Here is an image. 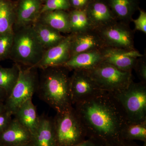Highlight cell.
I'll list each match as a JSON object with an SVG mask.
<instances>
[{"instance_id":"obj_1","label":"cell","mask_w":146,"mask_h":146,"mask_svg":"<svg viewBox=\"0 0 146 146\" xmlns=\"http://www.w3.org/2000/svg\"><path fill=\"white\" fill-rule=\"evenodd\" d=\"M84 127L87 138L104 145L121 138L126 120L113 96L103 91L96 96L74 105Z\"/></svg>"},{"instance_id":"obj_2","label":"cell","mask_w":146,"mask_h":146,"mask_svg":"<svg viewBox=\"0 0 146 146\" xmlns=\"http://www.w3.org/2000/svg\"><path fill=\"white\" fill-rule=\"evenodd\" d=\"M42 70L36 90L39 98L56 112L70 109L73 106L71 99V77L68 72L69 70L60 66Z\"/></svg>"},{"instance_id":"obj_3","label":"cell","mask_w":146,"mask_h":146,"mask_svg":"<svg viewBox=\"0 0 146 146\" xmlns=\"http://www.w3.org/2000/svg\"><path fill=\"white\" fill-rule=\"evenodd\" d=\"M20 28L14 33L13 46L9 55L16 64L35 67L41 60L45 50L32 25Z\"/></svg>"},{"instance_id":"obj_4","label":"cell","mask_w":146,"mask_h":146,"mask_svg":"<svg viewBox=\"0 0 146 146\" xmlns=\"http://www.w3.org/2000/svg\"><path fill=\"white\" fill-rule=\"evenodd\" d=\"M110 93L122 110L127 123L146 121V85L131 81L125 88Z\"/></svg>"},{"instance_id":"obj_5","label":"cell","mask_w":146,"mask_h":146,"mask_svg":"<svg viewBox=\"0 0 146 146\" xmlns=\"http://www.w3.org/2000/svg\"><path fill=\"white\" fill-rule=\"evenodd\" d=\"M56 146H72L87 138V134L74 107L56 112L53 118Z\"/></svg>"},{"instance_id":"obj_6","label":"cell","mask_w":146,"mask_h":146,"mask_svg":"<svg viewBox=\"0 0 146 146\" xmlns=\"http://www.w3.org/2000/svg\"><path fill=\"white\" fill-rule=\"evenodd\" d=\"M18 65L19 74L18 80L4 102L6 110L9 111L13 115L25 102L32 99L39 83L36 68H24L21 65Z\"/></svg>"},{"instance_id":"obj_7","label":"cell","mask_w":146,"mask_h":146,"mask_svg":"<svg viewBox=\"0 0 146 146\" xmlns=\"http://www.w3.org/2000/svg\"><path fill=\"white\" fill-rule=\"evenodd\" d=\"M86 71L102 91L108 93L124 89L132 81L131 71L121 70L104 62Z\"/></svg>"},{"instance_id":"obj_8","label":"cell","mask_w":146,"mask_h":146,"mask_svg":"<svg viewBox=\"0 0 146 146\" xmlns=\"http://www.w3.org/2000/svg\"><path fill=\"white\" fill-rule=\"evenodd\" d=\"M70 91L73 106L104 91L94 81L87 71L75 70L71 77Z\"/></svg>"},{"instance_id":"obj_9","label":"cell","mask_w":146,"mask_h":146,"mask_svg":"<svg viewBox=\"0 0 146 146\" xmlns=\"http://www.w3.org/2000/svg\"><path fill=\"white\" fill-rule=\"evenodd\" d=\"M72 35L65 38L56 46L45 50L35 68L46 69L63 66L71 58L70 48Z\"/></svg>"},{"instance_id":"obj_10","label":"cell","mask_w":146,"mask_h":146,"mask_svg":"<svg viewBox=\"0 0 146 146\" xmlns=\"http://www.w3.org/2000/svg\"><path fill=\"white\" fill-rule=\"evenodd\" d=\"M102 56L103 62L124 71H131L137 63V58L143 56L135 50L115 49L106 50Z\"/></svg>"},{"instance_id":"obj_11","label":"cell","mask_w":146,"mask_h":146,"mask_svg":"<svg viewBox=\"0 0 146 146\" xmlns=\"http://www.w3.org/2000/svg\"><path fill=\"white\" fill-rule=\"evenodd\" d=\"M31 143V133L15 118L0 134V143L4 146H21Z\"/></svg>"},{"instance_id":"obj_12","label":"cell","mask_w":146,"mask_h":146,"mask_svg":"<svg viewBox=\"0 0 146 146\" xmlns=\"http://www.w3.org/2000/svg\"><path fill=\"white\" fill-rule=\"evenodd\" d=\"M32 143L34 146H56L52 118L40 116L38 127L32 137Z\"/></svg>"},{"instance_id":"obj_13","label":"cell","mask_w":146,"mask_h":146,"mask_svg":"<svg viewBox=\"0 0 146 146\" xmlns=\"http://www.w3.org/2000/svg\"><path fill=\"white\" fill-rule=\"evenodd\" d=\"M41 0H22L16 14V25L20 27L36 23L40 14Z\"/></svg>"},{"instance_id":"obj_14","label":"cell","mask_w":146,"mask_h":146,"mask_svg":"<svg viewBox=\"0 0 146 146\" xmlns=\"http://www.w3.org/2000/svg\"><path fill=\"white\" fill-rule=\"evenodd\" d=\"M15 118L31 133L32 137L39 125V118L32 99L25 102L13 114Z\"/></svg>"},{"instance_id":"obj_15","label":"cell","mask_w":146,"mask_h":146,"mask_svg":"<svg viewBox=\"0 0 146 146\" xmlns=\"http://www.w3.org/2000/svg\"><path fill=\"white\" fill-rule=\"evenodd\" d=\"M102 33L103 39L109 44L127 50H132L133 42L131 35L124 28L111 26L104 29Z\"/></svg>"},{"instance_id":"obj_16","label":"cell","mask_w":146,"mask_h":146,"mask_svg":"<svg viewBox=\"0 0 146 146\" xmlns=\"http://www.w3.org/2000/svg\"><path fill=\"white\" fill-rule=\"evenodd\" d=\"M102 62V54L96 51L91 50L71 56L63 67L69 70H89Z\"/></svg>"},{"instance_id":"obj_17","label":"cell","mask_w":146,"mask_h":146,"mask_svg":"<svg viewBox=\"0 0 146 146\" xmlns=\"http://www.w3.org/2000/svg\"><path fill=\"white\" fill-rule=\"evenodd\" d=\"M32 26L45 50L56 46L65 38L59 32L40 22L37 21Z\"/></svg>"},{"instance_id":"obj_18","label":"cell","mask_w":146,"mask_h":146,"mask_svg":"<svg viewBox=\"0 0 146 146\" xmlns=\"http://www.w3.org/2000/svg\"><path fill=\"white\" fill-rule=\"evenodd\" d=\"M44 14L41 23L59 32L71 31L69 15L63 10L47 11Z\"/></svg>"},{"instance_id":"obj_19","label":"cell","mask_w":146,"mask_h":146,"mask_svg":"<svg viewBox=\"0 0 146 146\" xmlns=\"http://www.w3.org/2000/svg\"><path fill=\"white\" fill-rule=\"evenodd\" d=\"M86 11L89 22L95 25H104L112 19V12L109 7L101 1L91 3Z\"/></svg>"},{"instance_id":"obj_20","label":"cell","mask_w":146,"mask_h":146,"mask_svg":"<svg viewBox=\"0 0 146 146\" xmlns=\"http://www.w3.org/2000/svg\"><path fill=\"white\" fill-rule=\"evenodd\" d=\"M99 39L91 33H83L73 36L71 42V57L78 54L89 51L98 46Z\"/></svg>"},{"instance_id":"obj_21","label":"cell","mask_w":146,"mask_h":146,"mask_svg":"<svg viewBox=\"0 0 146 146\" xmlns=\"http://www.w3.org/2000/svg\"><path fill=\"white\" fill-rule=\"evenodd\" d=\"M16 14L12 5L6 0H0V35L13 31Z\"/></svg>"},{"instance_id":"obj_22","label":"cell","mask_w":146,"mask_h":146,"mask_svg":"<svg viewBox=\"0 0 146 146\" xmlns=\"http://www.w3.org/2000/svg\"><path fill=\"white\" fill-rule=\"evenodd\" d=\"M19 74L18 64L16 63L11 68H4L0 66V87L4 90L7 97L17 82Z\"/></svg>"},{"instance_id":"obj_23","label":"cell","mask_w":146,"mask_h":146,"mask_svg":"<svg viewBox=\"0 0 146 146\" xmlns=\"http://www.w3.org/2000/svg\"><path fill=\"white\" fill-rule=\"evenodd\" d=\"M121 138L128 141L138 140L146 142V121L136 123H126L123 127Z\"/></svg>"},{"instance_id":"obj_24","label":"cell","mask_w":146,"mask_h":146,"mask_svg":"<svg viewBox=\"0 0 146 146\" xmlns=\"http://www.w3.org/2000/svg\"><path fill=\"white\" fill-rule=\"evenodd\" d=\"M114 13L121 19H129L136 8L135 0H108Z\"/></svg>"},{"instance_id":"obj_25","label":"cell","mask_w":146,"mask_h":146,"mask_svg":"<svg viewBox=\"0 0 146 146\" xmlns=\"http://www.w3.org/2000/svg\"><path fill=\"white\" fill-rule=\"evenodd\" d=\"M14 31L0 35V60L6 58L10 54L13 46Z\"/></svg>"},{"instance_id":"obj_26","label":"cell","mask_w":146,"mask_h":146,"mask_svg":"<svg viewBox=\"0 0 146 146\" xmlns=\"http://www.w3.org/2000/svg\"><path fill=\"white\" fill-rule=\"evenodd\" d=\"M70 5V0H46L41 8L40 14L47 11L67 10Z\"/></svg>"},{"instance_id":"obj_27","label":"cell","mask_w":146,"mask_h":146,"mask_svg":"<svg viewBox=\"0 0 146 146\" xmlns=\"http://www.w3.org/2000/svg\"><path fill=\"white\" fill-rule=\"evenodd\" d=\"M12 116V113L7 110L0 114V134L9 125L13 119Z\"/></svg>"},{"instance_id":"obj_28","label":"cell","mask_w":146,"mask_h":146,"mask_svg":"<svg viewBox=\"0 0 146 146\" xmlns=\"http://www.w3.org/2000/svg\"><path fill=\"white\" fill-rule=\"evenodd\" d=\"M135 29L137 30L146 33V13L143 10H140V15L137 19L133 21Z\"/></svg>"},{"instance_id":"obj_29","label":"cell","mask_w":146,"mask_h":146,"mask_svg":"<svg viewBox=\"0 0 146 146\" xmlns=\"http://www.w3.org/2000/svg\"><path fill=\"white\" fill-rule=\"evenodd\" d=\"M105 146H146V142L141 146L133 141H128L121 138L106 144Z\"/></svg>"},{"instance_id":"obj_30","label":"cell","mask_w":146,"mask_h":146,"mask_svg":"<svg viewBox=\"0 0 146 146\" xmlns=\"http://www.w3.org/2000/svg\"><path fill=\"white\" fill-rule=\"evenodd\" d=\"M78 13L79 24V31H81L87 28V27L89 26V22L86 10L78 9Z\"/></svg>"},{"instance_id":"obj_31","label":"cell","mask_w":146,"mask_h":146,"mask_svg":"<svg viewBox=\"0 0 146 146\" xmlns=\"http://www.w3.org/2000/svg\"><path fill=\"white\" fill-rule=\"evenodd\" d=\"M71 31H79V24L78 10L73 11L69 15Z\"/></svg>"},{"instance_id":"obj_32","label":"cell","mask_w":146,"mask_h":146,"mask_svg":"<svg viewBox=\"0 0 146 146\" xmlns=\"http://www.w3.org/2000/svg\"><path fill=\"white\" fill-rule=\"evenodd\" d=\"M137 69V72H138L139 77L141 79V82L146 84V64L145 62H142L138 64L136 63L134 68Z\"/></svg>"},{"instance_id":"obj_33","label":"cell","mask_w":146,"mask_h":146,"mask_svg":"<svg viewBox=\"0 0 146 146\" xmlns=\"http://www.w3.org/2000/svg\"><path fill=\"white\" fill-rule=\"evenodd\" d=\"M105 145H104L96 139L88 138L81 143L72 146H105Z\"/></svg>"},{"instance_id":"obj_34","label":"cell","mask_w":146,"mask_h":146,"mask_svg":"<svg viewBox=\"0 0 146 146\" xmlns=\"http://www.w3.org/2000/svg\"><path fill=\"white\" fill-rule=\"evenodd\" d=\"M89 0H70V3L76 8L80 9L84 7L88 3Z\"/></svg>"},{"instance_id":"obj_35","label":"cell","mask_w":146,"mask_h":146,"mask_svg":"<svg viewBox=\"0 0 146 146\" xmlns=\"http://www.w3.org/2000/svg\"><path fill=\"white\" fill-rule=\"evenodd\" d=\"M7 96L4 90L0 87V101L5 102Z\"/></svg>"},{"instance_id":"obj_36","label":"cell","mask_w":146,"mask_h":146,"mask_svg":"<svg viewBox=\"0 0 146 146\" xmlns=\"http://www.w3.org/2000/svg\"><path fill=\"white\" fill-rule=\"evenodd\" d=\"M6 110L4 102L0 101V114L5 112Z\"/></svg>"},{"instance_id":"obj_37","label":"cell","mask_w":146,"mask_h":146,"mask_svg":"<svg viewBox=\"0 0 146 146\" xmlns=\"http://www.w3.org/2000/svg\"><path fill=\"white\" fill-rule=\"evenodd\" d=\"M18 146H34L33 144L32 143H30L26 144V145H23Z\"/></svg>"},{"instance_id":"obj_38","label":"cell","mask_w":146,"mask_h":146,"mask_svg":"<svg viewBox=\"0 0 146 146\" xmlns=\"http://www.w3.org/2000/svg\"><path fill=\"white\" fill-rule=\"evenodd\" d=\"M0 146H5L4 145H3L1 143H0Z\"/></svg>"}]
</instances>
